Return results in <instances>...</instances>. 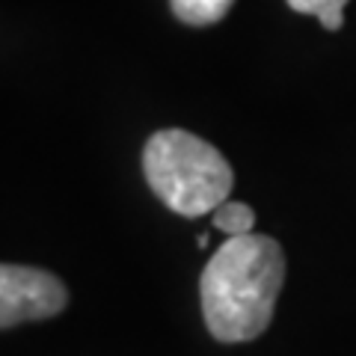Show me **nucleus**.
<instances>
[{"instance_id":"nucleus-1","label":"nucleus","mask_w":356,"mask_h":356,"mask_svg":"<svg viewBox=\"0 0 356 356\" xmlns=\"http://www.w3.org/2000/svg\"><path fill=\"white\" fill-rule=\"evenodd\" d=\"M285 282V252L270 235L229 238L202 270V312L217 341H252L267 330Z\"/></svg>"},{"instance_id":"nucleus-2","label":"nucleus","mask_w":356,"mask_h":356,"mask_svg":"<svg viewBox=\"0 0 356 356\" xmlns=\"http://www.w3.org/2000/svg\"><path fill=\"white\" fill-rule=\"evenodd\" d=\"M143 172L161 202L181 217H202L226 202L235 184L229 161L191 131L170 128L149 137Z\"/></svg>"},{"instance_id":"nucleus-3","label":"nucleus","mask_w":356,"mask_h":356,"mask_svg":"<svg viewBox=\"0 0 356 356\" xmlns=\"http://www.w3.org/2000/svg\"><path fill=\"white\" fill-rule=\"evenodd\" d=\"M69 303L65 285L48 270L0 264V327L60 315Z\"/></svg>"},{"instance_id":"nucleus-4","label":"nucleus","mask_w":356,"mask_h":356,"mask_svg":"<svg viewBox=\"0 0 356 356\" xmlns=\"http://www.w3.org/2000/svg\"><path fill=\"white\" fill-rule=\"evenodd\" d=\"M175 18H181L184 24L193 27H205V24H217L232 9L235 0H170Z\"/></svg>"},{"instance_id":"nucleus-5","label":"nucleus","mask_w":356,"mask_h":356,"mask_svg":"<svg viewBox=\"0 0 356 356\" xmlns=\"http://www.w3.org/2000/svg\"><path fill=\"white\" fill-rule=\"evenodd\" d=\"M255 226V211L243 202H232L226 199L217 211H214V229L226 232L229 238H241V235H252Z\"/></svg>"},{"instance_id":"nucleus-6","label":"nucleus","mask_w":356,"mask_h":356,"mask_svg":"<svg viewBox=\"0 0 356 356\" xmlns=\"http://www.w3.org/2000/svg\"><path fill=\"white\" fill-rule=\"evenodd\" d=\"M288 6L303 15H318L324 30L336 33L344 24V6H348V0H288Z\"/></svg>"},{"instance_id":"nucleus-7","label":"nucleus","mask_w":356,"mask_h":356,"mask_svg":"<svg viewBox=\"0 0 356 356\" xmlns=\"http://www.w3.org/2000/svg\"><path fill=\"white\" fill-rule=\"evenodd\" d=\"M196 247H199V250H205V247H208V235H199V241H196Z\"/></svg>"}]
</instances>
